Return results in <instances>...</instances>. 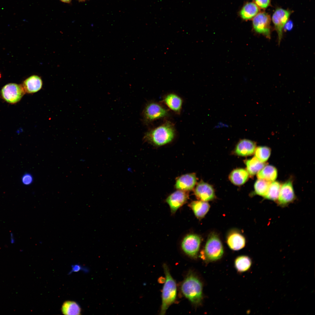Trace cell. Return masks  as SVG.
Instances as JSON below:
<instances>
[{"label": "cell", "mask_w": 315, "mask_h": 315, "mask_svg": "<svg viewBox=\"0 0 315 315\" xmlns=\"http://www.w3.org/2000/svg\"><path fill=\"white\" fill-rule=\"evenodd\" d=\"M175 130L173 124L167 121L148 131L144 140L156 146H161L171 142L174 138Z\"/></svg>", "instance_id": "6da1fadb"}, {"label": "cell", "mask_w": 315, "mask_h": 315, "mask_svg": "<svg viewBox=\"0 0 315 315\" xmlns=\"http://www.w3.org/2000/svg\"><path fill=\"white\" fill-rule=\"evenodd\" d=\"M183 295L195 305L200 304L202 298V286L199 279L192 273L188 274L181 286Z\"/></svg>", "instance_id": "7a4b0ae2"}, {"label": "cell", "mask_w": 315, "mask_h": 315, "mask_svg": "<svg viewBox=\"0 0 315 315\" xmlns=\"http://www.w3.org/2000/svg\"><path fill=\"white\" fill-rule=\"evenodd\" d=\"M163 267L165 280L162 292L161 315L164 314L170 306L174 302L177 294L176 282L171 274L168 266L164 264Z\"/></svg>", "instance_id": "3957f363"}, {"label": "cell", "mask_w": 315, "mask_h": 315, "mask_svg": "<svg viewBox=\"0 0 315 315\" xmlns=\"http://www.w3.org/2000/svg\"><path fill=\"white\" fill-rule=\"evenodd\" d=\"M224 253L223 247L218 236L212 233L209 236L204 247V255L209 261L217 260L220 259Z\"/></svg>", "instance_id": "277c9868"}, {"label": "cell", "mask_w": 315, "mask_h": 315, "mask_svg": "<svg viewBox=\"0 0 315 315\" xmlns=\"http://www.w3.org/2000/svg\"><path fill=\"white\" fill-rule=\"evenodd\" d=\"M0 93L4 100L7 103L13 104L21 100L25 92L22 84L9 83L2 88Z\"/></svg>", "instance_id": "5b68a950"}, {"label": "cell", "mask_w": 315, "mask_h": 315, "mask_svg": "<svg viewBox=\"0 0 315 315\" xmlns=\"http://www.w3.org/2000/svg\"><path fill=\"white\" fill-rule=\"evenodd\" d=\"M168 114V111L158 103L151 102L145 106L143 112L144 120L147 122L163 118Z\"/></svg>", "instance_id": "8992f818"}, {"label": "cell", "mask_w": 315, "mask_h": 315, "mask_svg": "<svg viewBox=\"0 0 315 315\" xmlns=\"http://www.w3.org/2000/svg\"><path fill=\"white\" fill-rule=\"evenodd\" d=\"M270 23V16L264 12L258 14L253 20V25L255 30L269 39L271 37Z\"/></svg>", "instance_id": "52a82bcc"}, {"label": "cell", "mask_w": 315, "mask_h": 315, "mask_svg": "<svg viewBox=\"0 0 315 315\" xmlns=\"http://www.w3.org/2000/svg\"><path fill=\"white\" fill-rule=\"evenodd\" d=\"M201 239L198 235L189 234L183 239L181 244L182 249L184 252L192 258L196 257L199 249Z\"/></svg>", "instance_id": "ba28073f"}, {"label": "cell", "mask_w": 315, "mask_h": 315, "mask_svg": "<svg viewBox=\"0 0 315 315\" xmlns=\"http://www.w3.org/2000/svg\"><path fill=\"white\" fill-rule=\"evenodd\" d=\"M290 15V12L289 10L281 8L277 9L273 15L272 20L278 34L279 43L282 36L283 29Z\"/></svg>", "instance_id": "9c48e42d"}, {"label": "cell", "mask_w": 315, "mask_h": 315, "mask_svg": "<svg viewBox=\"0 0 315 315\" xmlns=\"http://www.w3.org/2000/svg\"><path fill=\"white\" fill-rule=\"evenodd\" d=\"M295 199V195L292 181L288 180L281 186L277 200L278 205L281 207L287 206L293 202Z\"/></svg>", "instance_id": "30bf717a"}, {"label": "cell", "mask_w": 315, "mask_h": 315, "mask_svg": "<svg viewBox=\"0 0 315 315\" xmlns=\"http://www.w3.org/2000/svg\"><path fill=\"white\" fill-rule=\"evenodd\" d=\"M188 195L186 191L178 190L169 195L166 201L169 205L172 213L174 214L186 202Z\"/></svg>", "instance_id": "8fae6325"}, {"label": "cell", "mask_w": 315, "mask_h": 315, "mask_svg": "<svg viewBox=\"0 0 315 315\" xmlns=\"http://www.w3.org/2000/svg\"><path fill=\"white\" fill-rule=\"evenodd\" d=\"M194 192L197 198L202 201H210L215 197L214 191L212 187L203 182H201L198 184Z\"/></svg>", "instance_id": "7c38bea8"}, {"label": "cell", "mask_w": 315, "mask_h": 315, "mask_svg": "<svg viewBox=\"0 0 315 315\" xmlns=\"http://www.w3.org/2000/svg\"><path fill=\"white\" fill-rule=\"evenodd\" d=\"M197 182V178L194 173L186 174L177 179L175 188L178 190L189 191L193 189Z\"/></svg>", "instance_id": "4fadbf2b"}, {"label": "cell", "mask_w": 315, "mask_h": 315, "mask_svg": "<svg viewBox=\"0 0 315 315\" xmlns=\"http://www.w3.org/2000/svg\"><path fill=\"white\" fill-rule=\"evenodd\" d=\"M226 241L229 248L233 250H240L245 245L244 237L237 231H232L229 233L227 236Z\"/></svg>", "instance_id": "5bb4252c"}, {"label": "cell", "mask_w": 315, "mask_h": 315, "mask_svg": "<svg viewBox=\"0 0 315 315\" xmlns=\"http://www.w3.org/2000/svg\"><path fill=\"white\" fill-rule=\"evenodd\" d=\"M256 144L250 140L243 139L237 144L235 150L237 154L241 156H246L252 154L256 149Z\"/></svg>", "instance_id": "9a60e30c"}, {"label": "cell", "mask_w": 315, "mask_h": 315, "mask_svg": "<svg viewBox=\"0 0 315 315\" xmlns=\"http://www.w3.org/2000/svg\"><path fill=\"white\" fill-rule=\"evenodd\" d=\"M22 85L25 92L33 93L38 92L41 89L42 86V81L39 76L37 75H32L25 79Z\"/></svg>", "instance_id": "2e32d148"}, {"label": "cell", "mask_w": 315, "mask_h": 315, "mask_svg": "<svg viewBox=\"0 0 315 315\" xmlns=\"http://www.w3.org/2000/svg\"><path fill=\"white\" fill-rule=\"evenodd\" d=\"M189 205L195 216L199 219H201L205 216L210 207L209 204L207 202L201 200L192 201Z\"/></svg>", "instance_id": "e0dca14e"}, {"label": "cell", "mask_w": 315, "mask_h": 315, "mask_svg": "<svg viewBox=\"0 0 315 315\" xmlns=\"http://www.w3.org/2000/svg\"><path fill=\"white\" fill-rule=\"evenodd\" d=\"M163 101L166 105L172 111L177 113L180 111L183 101L178 95L173 93L169 94L164 97Z\"/></svg>", "instance_id": "ac0fdd59"}, {"label": "cell", "mask_w": 315, "mask_h": 315, "mask_svg": "<svg viewBox=\"0 0 315 315\" xmlns=\"http://www.w3.org/2000/svg\"><path fill=\"white\" fill-rule=\"evenodd\" d=\"M277 172L276 169L272 165L265 166L257 173V177L259 179L272 182L276 178Z\"/></svg>", "instance_id": "d6986e66"}, {"label": "cell", "mask_w": 315, "mask_h": 315, "mask_svg": "<svg viewBox=\"0 0 315 315\" xmlns=\"http://www.w3.org/2000/svg\"><path fill=\"white\" fill-rule=\"evenodd\" d=\"M258 7L253 2L246 3L241 9L240 14L241 18L244 20H249L254 17L258 13Z\"/></svg>", "instance_id": "ffe728a7"}, {"label": "cell", "mask_w": 315, "mask_h": 315, "mask_svg": "<svg viewBox=\"0 0 315 315\" xmlns=\"http://www.w3.org/2000/svg\"><path fill=\"white\" fill-rule=\"evenodd\" d=\"M249 173L247 171L243 169H237L232 172L229 178L234 184L240 185L246 182Z\"/></svg>", "instance_id": "44dd1931"}, {"label": "cell", "mask_w": 315, "mask_h": 315, "mask_svg": "<svg viewBox=\"0 0 315 315\" xmlns=\"http://www.w3.org/2000/svg\"><path fill=\"white\" fill-rule=\"evenodd\" d=\"M61 311L63 314L64 315H80L81 309L76 302L67 301L63 303Z\"/></svg>", "instance_id": "7402d4cb"}, {"label": "cell", "mask_w": 315, "mask_h": 315, "mask_svg": "<svg viewBox=\"0 0 315 315\" xmlns=\"http://www.w3.org/2000/svg\"><path fill=\"white\" fill-rule=\"evenodd\" d=\"M247 171L251 176L257 174L265 165L264 162L260 161L255 157L246 161Z\"/></svg>", "instance_id": "603a6c76"}, {"label": "cell", "mask_w": 315, "mask_h": 315, "mask_svg": "<svg viewBox=\"0 0 315 315\" xmlns=\"http://www.w3.org/2000/svg\"><path fill=\"white\" fill-rule=\"evenodd\" d=\"M251 264L250 258L246 256H241L235 259V265L237 270L239 272H243L248 270Z\"/></svg>", "instance_id": "cb8c5ba5"}, {"label": "cell", "mask_w": 315, "mask_h": 315, "mask_svg": "<svg viewBox=\"0 0 315 315\" xmlns=\"http://www.w3.org/2000/svg\"><path fill=\"white\" fill-rule=\"evenodd\" d=\"M281 185L277 181L271 182L267 192L264 198L273 201L277 200L279 195Z\"/></svg>", "instance_id": "d4e9b609"}, {"label": "cell", "mask_w": 315, "mask_h": 315, "mask_svg": "<svg viewBox=\"0 0 315 315\" xmlns=\"http://www.w3.org/2000/svg\"><path fill=\"white\" fill-rule=\"evenodd\" d=\"M271 182L262 179H258L256 181L254 186L256 193L264 197L267 192Z\"/></svg>", "instance_id": "484cf974"}, {"label": "cell", "mask_w": 315, "mask_h": 315, "mask_svg": "<svg viewBox=\"0 0 315 315\" xmlns=\"http://www.w3.org/2000/svg\"><path fill=\"white\" fill-rule=\"evenodd\" d=\"M255 157L260 161L264 162L269 158L271 153L270 149L266 146H259L255 150Z\"/></svg>", "instance_id": "4316f807"}, {"label": "cell", "mask_w": 315, "mask_h": 315, "mask_svg": "<svg viewBox=\"0 0 315 315\" xmlns=\"http://www.w3.org/2000/svg\"><path fill=\"white\" fill-rule=\"evenodd\" d=\"M21 182L25 186L31 185L33 182L34 178L33 176L30 173H26L24 174L22 176Z\"/></svg>", "instance_id": "83f0119b"}, {"label": "cell", "mask_w": 315, "mask_h": 315, "mask_svg": "<svg viewBox=\"0 0 315 315\" xmlns=\"http://www.w3.org/2000/svg\"><path fill=\"white\" fill-rule=\"evenodd\" d=\"M270 0H255V4L260 8H265L269 5Z\"/></svg>", "instance_id": "f1b7e54d"}, {"label": "cell", "mask_w": 315, "mask_h": 315, "mask_svg": "<svg viewBox=\"0 0 315 315\" xmlns=\"http://www.w3.org/2000/svg\"><path fill=\"white\" fill-rule=\"evenodd\" d=\"M82 267L79 265H75L72 266V269L69 273L70 274L73 272H77L81 270Z\"/></svg>", "instance_id": "f546056e"}, {"label": "cell", "mask_w": 315, "mask_h": 315, "mask_svg": "<svg viewBox=\"0 0 315 315\" xmlns=\"http://www.w3.org/2000/svg\"><path fill=\"white\" fill-rule=\"evenodd\" d=\"M293 24L291 21L287 22L285 24L284 28L285 30L289 31L291 30L293 27Z\"/></svg>", "instance_id": "4dcf8cb0"}, {"label": "cell", "mask_w": 315, "mask_h": 315, "mask_svg": "<svg viewBox=\"0 0 315 315\" xmlns=\"http://www.w3.org/2000/svg\"><path fill=\"white\" fill-rule=\"evenodd\" d=\"M15 240L13 234L11 232L10 234V242L11 244H13L15 243Z\"/></svg>", "instance_id": "1f68e13d"}, {"label": "cell", "mask_w": 315, "mask_h": 315, "mask_svg": "<svg viewBox=\"0 0 315 315\" xmlns=\"http://www.w3.org/2000/svg\"><path fill=\"white\" fill-rule=\"evenodd\" d=\"M66 3H69L71 0H60Z\"/></svg>", "instance_id": "d6a6232c"}, {"label": "cell", "mask_w": 315, "mask_h": 315, "mask_svg": "<svg viewBox=\"0 0 315 315\" xmlns=\"http://www.w3.org/2000/svg\"><path fill=\"white\" fill-rule=\"evenodd\" d=\"M78 0L80 1H85L86 0Z\"/></svg>", "instance_id": "836d02e7"}]
</instances>
